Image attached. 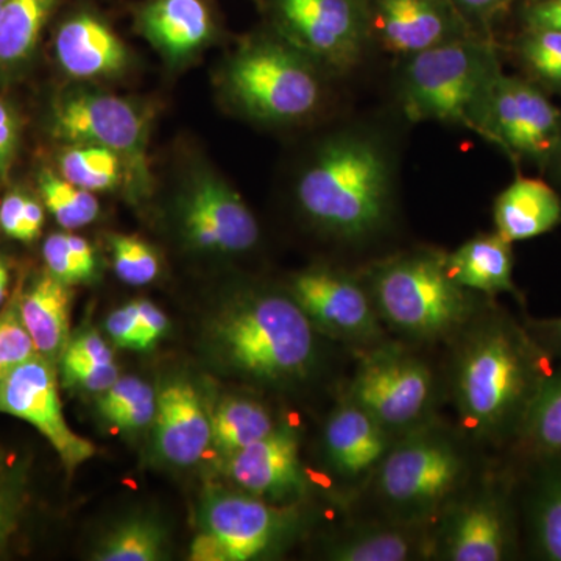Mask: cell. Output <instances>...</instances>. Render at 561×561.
<instances>
[{"label": "cell", "mask_w": 561, "mask_h": 561, "mask_svg": "<svg viewBox=\"0 0 561 561\" xmlns=\"http://www.w3.org/2000/svg\"><path fill=\"white\" fill-rule=\"evenodd\" d=\"M449 394L470 443H515L542 383L549 356L526 324L489 305L449 342Z\"/></svg>", "instance_id": "obj_1"}, {"label": "cell", "mask_w": 561, "mask_h": 561, "mask_svg": "<svg viewBox=\"0 0 561 561\" xmlns=\"http://www.w3.org/2000/svg\"><path fill=\"white\" fill-rule=\"evenodd\" d=\"M467 437L431 420L394 438L367 490L390 522L435 524L474 481Z\"/></svg>", "instance_id": "obj_2"}, {"label": "cell", "mask_w": 561, "mask_h": 561, "mask_svg": "<svg viewBox=\"0 0 561 561\" xmlns=\"http://www.w3.org/2000/svg\"><path fill=\"white\" fill-rule=\"evenodd\" d=\"M446 256L413 251L373 267L365 286L383 328L402 341L449 343L485 308L453 278Z\"/></svg>", "instance_id": "obj_3"}, {"label": "cell", "mask_w": 561, "mask_h": 561, "mask_svg": "<svg viewBox=\"0 0 561 561\" xmlns=\"http://www.w3.org/2000/svg\"><path fill=\"white\" fill-rule=\"evenodd\" d=\"M389 165L367 139L327 144L298 183L306 216L324 231L359 241L375 234L389 216Z\"/></svg>", "instance_id": "obj_4"}, {"label": "cell", "mask_w": 561, "mask_h": 561, "mask_svg": "<svg viewBox=\"0 0 561 561\" xmlns=\"http://www.w3.org/2000/svg\"><path fill=\"white\" fill-rule=\"evenodd\" d=\"M216 341L225 360L254 381H301L316 367V328L290 295H242L221 313Z\"/></svg>", "instance_id": "obj_5"}, {"label": "cell", "mask_w": 561, "mask_h": 561, "mask_svg": "<svg viewBox=\"0 0 561 561\" xmlns=\"http://www.w3.org/2000/svg\"><path fill=\"white\" fill-rule=\"evenodd\" d=\"M360 351L346 398L393 437L435 419L440 382L423 357L400 342L383 341Z\"/></svg>", "instance_id": "obj_6"}, {"label": "cell", "mask_w": 561, "mask_h": 561, "mask_svg": "<svg viewBox=\"0 0 561 561\" xmlns=\"http://www.w3.org/2000/svg\"><path fill=\"white\" fill-rule=\"evenodd\" d=\"M497 76L493 55L478 44L431 47L413 55L405 70V110L412 119L478 127L483 102Z\"/></svg>", "instance_id": "obj_7"}, {"label": "cell", "mask_w": 561, "mask_h": 561, "mask_svg": "<svg viewBox=\"0 0 561 561\" xmlns=\"http://www.w3.org/2000/svg\"><path fill=\"white\" fill-rule=\"evenodd\" d=\"M225 84L247 114L276 124L302 119L320 101L319 79L309 62L267 39L247 44L231 58Z\"/></svg>", "instance_id": "obj_8"}, {"label": "cell", "mask_w": 561, "mask_h": 561, "mask_svg": "<svg viewBox=\"0 0 561 561\" xmlns=\"http://www.w3.org/2000/svg\"><path fill=\"white\" fill-rule=\"evenodd\" d=\"M150 113L106 92L76 90L54 110V135L70 146H98L116 153L135 197L150 190Z\"/></svg>", "instance_id": "obj_9"}, {"label": "cell", "mask_w": 561, "mask_h": 561, "mask_svg": "<svg viewBox=\"0 0 561 561\" xmlns=\"http://www.w3.org/2000/svg\"><path fill=\"white\" fill-rule=\"evenodd\" d=\"M518 548L515 512L496 482L470 483L434 524V560L504 561Z\"/></svg>", "instance_id": "obj_10"}, {"label": "cell", "mask_w": 561, "mask_h": 561, "mask_svg": "<svg viewBox=\"0 0 561 561\" xmlns=\"http://www.w3.org/2000/svg\"><path fill=\"white\" fill-rule=\"evenodd\" d=\"M298 515L253 494H214L205 505V531L192 545V560L249 561L278 548Z\"/></svg>", "instance_id": "obj_11"}, {"label": "cell", "mask_w": 561, "mask_h": 561, "mask_svg": "<svg viewBox=\"0 0 561 561\" xmlns=\"http://www.w3.org/2000/svg\"><path fill=\"white\" fill-rule=\"evenodd\" d=\"M290 297L298 302L313 328L359 350L387 341L367 286L348 273L313 267L298 273L290 284Z\"/></svg>", "instance_id": "obj_12"}, {"label": "cell", "mask_w": 561, "mask_h": 561, "mask_svg": "<svg viewBox=\"0 0 561 561\" xmlns=\"http://www.w3.org/2000/svg\"><path fill=\"white\" fill-rule=\"evenodd\" d=\"M0 413L31 423L69 472L95 454L90 440L70 430L62 413L55 362L39 354L0 376Z\"/></svg>", "instance_id": "obj_13"}, {"label": "cell", "mask_w": 561, "mask_h": 561, "mask_svg": "<svg viewBox=\"0 0 561 561\" xmlns=\"http://www.w3.org/2000/svg\"><path fill=\"white\" fill-rule=\"evenodd\" d=\"M180 219L187 241L217 253L253 249L260 227L238 192L208 171L195 172L180 197Z\"/></svg>", "instance_id": "obj_14"}, {"label": "cell", "mask_w": 561, "mask_h": 561, "mask_svg": "<svg viewBox=\"0 0 561 561\" xmlns=\"http://www.w3.org/2000/svg\"><path fill=\"white\" fill-rule=\"evenodd\" d=\"M478 127L512 150L541 158L559 139L560 113L531 84L497 76L483 102Z\"/></svg>", "instance_id": "obj_15"}, {"label": "cell", "mask_w": 561, "mask_h": 561, "mask_svg": "<svg viewBox=\"0 0 561 561\" xmlns=\"http://www.w3.org/2000/svg\"><path fill=\"white\" fill-rule=\"evenodd\" d=\"M276 21L298 47L334 66L359 57L364 14L357 0H275Z\"/></svg>", "instance_id": "obj_16"}, {"label": "cell", "mask_w": 561, "mask_h": 561, "mask_svg": "<svg viewBox=\"0 0 561 561\" xmlns=\"http://www.w3.org/2000/svg\"><path fill=\"white\" fill-rule=\"evenodd\" d=\"M394 438L370 413L345 397L324 424V459L350 490H367Z\"/></svg>", "instance_id": "obj_17"}, {"label": "cell", "mask_w": 561, "mask_h": 561, "mask_svg": "<svg viewBox=\"0 0 561 561\" xmlns=\"http://www.w3.org/2000/svg\"><path fill=\"white\" fill-rule=\"evenodd\" d=\"M228 471L243 491L261 500L289 502L305 491L300 442L287 426L231 454Z\"/></svg>", "instance_id": "obj_18"}, {"label": "cell", "mask_w": 561, "mask_h": 561, "mask_svg": "<svg viewBox=\"0 0 561 561\" xmlns=\"http://www.w3.org/2000/svg\"><path fill=\"white\" fill-rule=\"evenodd\" d=\"M136 25L171 65L190 60L216 35L206 0H149L136 14Z\"/></svg>", "instance_id": "obj_19"}, {"label": "cell", "mask_w": 561, "mask_h": 561, "mask_svg": "<svg viewBox=\"0 0 561 561\" xmlns=\"http://www.w3.org/2000/svg\"><path fill=\"white\" fill-rule=\"evenodd\" d=\"M55 54L73 79L91 80L116 76L128 65V51L113 28L88 10L62 21L55 36Z\"/></svg>", "instance_id": "obj_20"}, {"label": "cell", "mask_w": 561, "mask_h": 561, "mask_svg": "<svg viewBox=\"0 0 561 561\" xmlns=\"http://www.w3.org/2000/svg\"><path fill=\"white\" fill-rule=\"evenodd\" d=\"M334 561L434 560V524L378 519L353 524L328 549Z\"/></svg>", "instance_id": "obj_21"}, {"label": "cell", "mask_w": 561, "mask_h": 561, "mask_svg": "<svg viewBox=\"0 0 561 561\" xmlns=\"http://www.w3.org/2000/svg\"><path fill=\"white\" fill-rule=\"evenodd\" d=\"M157 446L165 460L187 467L202 459L213 440L210 420L197 390L187 382H173L157 398Z\"/></svg>", "instance_id": "obj_22"}, {"label": "cell", "mask_w": 561, "mask_h": 561, "mask_svg": "<svg viewBox=\"0 0 561 561\" xmlns=\"http://www.w3.org/2000/svg\"><path fill=\"white\" fill-rule=\"evenodd\" d=\"M376 28L390 50L415 55L446 43L451 21L443 0H379Z\"/></svg>", "instance_id": "obj_23"}, {"label": "cell", "mask_w": 561, "mask_h": 561, "mask_svg": "<svg viewBox=\"0 0 561 561\" xmlns=\"http://www.w3.org/2000/svg\"><path fill=\"white\" fill-rule=\"evenodd\" d=\"M560 220V198L540 180H516L494 205L497 234L511 243L545 234Z\"/></svg>", "instance_id": "obj_24"}, {"label": "cell", "mask_w": 561, "mask_h": 561, "mask_svg": "<svg viewBox=\"0 0 561 561\" xmlns=\"http://www.w3.org/2000/svg\"><path fill=\"white\" fill-rule=\"evenodd\" d=\"M70 298L68 284L47 273L25 291L18 305L39 356L55 364L69 345Z\"/></svg>", "instance_id": "obj_25"}, {"label": "cell", "mask_w": 561, "mask_h": 561, "mask_svg": "<svg viewBox=\"0 0 561 561\" xmlns=\"http://www.w3.org/2000/svg\"><path fill=\"white\" fill-rule=\"evenodd\" d=\"M448 271L465 289L494 297L511 294L519 297L513 283L511 242L500 234H483L465 242L446 256Z\"/></svg>", "instance_id": "obj_26"}, {"label": "cell", "mask_w": 561, "mask_h": 561, "mask_svg": "<svg viewBox=\"0 0 561 561\" xmlns=\"http://www.w3.org/2000/svg\"><path fill=\"white\" fill-rule=\"evenodd\" d=\"M61 0H5L0 9V65L27 61Z\"/></svg>", "instance_id": "obj_27"}, {"label": "cell", "mask_w": 561, "mask_h": 561, "mask_svg": "<svg viewBox=\"0 0 561 561\" xmlns=\"http://www.w3.org/2000/svg\"><path fill=\"white\" fill-rule=\"evenodd\" d=\"M275 427V421L267 409L245 398H230L220 402L210 419L214 445L230 456L267 437Z\"/></svg>", "instance_id": "obj_28"}, {"label": "cell", "mask_w": 561, "mask_h": 561, "mask_svg": "<svg viewBox=\"0 0 561 561\" xmlns=\"http://www.w3.org/2000/svg\"><path fill=\"white\" fill-rule=\"evenodd\" d=\"M515 443L538 459H561V370L542 383Z\"/></svg>", "instance_id": "obj_29"}, {"label": "cell", "mask_w": 561, "mask_h": 561, "mask_svg": "<svg viewBox=\"0 0 561 561\" xmlns=\"http://www.w3.org/2000/svg\"><path fill=\"white\" fill-rule=\"evenodd\" d=\"M549 467L531 494V548L542 560L561 561V459Z\"/></svg>", "instance_id": "obj_30"}, {"label": "cell", "mask_w": 561, "mask_h": 561, "mask_svg": "<svg viewBox=\"0 0 561 561\" xmlns=\"http://www.w3.org/2000/svg\"><path fill=\"white\" fill-rule=\"evenodd\" d=\"M60 172L69 183L91 192L114 190L124 179L119 157L98 146H70L60 157Z\"/></svg>", "instance_id": "obj_31"}, {"label": "cell", "mask_w": 561, "mask_h": 561, "mask_svg": "<svg viewBox=\"0 0 561 561\" xmlns=\"http://www.w3.org/2000/svg\"><path fill=\"white\" fill-rule=\"evenodd\" d=\"M99 411L122 430H140L154 420L157 398L149 383L127 376L103 391Z\"/></svg>", "instance_id": "obj_32"}, {"label": "cell", "mask_w": 561, "mask_h": 561, "mask_svg": "<svg viewBox=\"0 0 561 561\" xmlns=\"http://www.w3.org/2000/svg\"><path fill=\"white\" fill-rule=\"evenodd\" d=\"M39 191L47 209L66 230L90 225L101 213L98 198L91 191L81 190L55 172H41Z\"/></svg>", "instance_id": "obj_33"}, {"label": "cell", "mask_w": 561, "mask_h": 561, "mask_svg": "<svg viewBox=\"0 0 561 561\" xmlns=\"http://www.w3.org/2000/svg\"><path fill=\"white\" fill-rule=\"evenodd\" d=\"M164 534L150 519H131L121 524L102 541L94 553L99 561H154L162 559Z\"/></svg>", "instance_id": "obj_34"}, {"label": "cell", "mask_w": 561, "mask_h": 561, "mask_svg": "<svg viewBox=\"0 0 561 561\" xmlns=\"http://www.w3.org/2000/svg\"><path fill=\"white\" fill-rule=\"evenodd\" d=\"M114 271L124 283L146 286L157 279L160 260L149 243L136 236L117 234L110 238Z\"/></svg>", "instance_id": "obj_35"}, {"label": "cell", "mask_w": 561, "mask_h": 561, "mask_svg": "<svg viewBox=\"0 0 561 561\" xmlns=\"http://www.w3.org/2000/svg\"><path fill=\"white\" fill-rule=\"evenodd\" d=\"M35 348L31 334L22 323L20 306L11 305L0 312V376L13 370L35 357Z\"/></svg>", "instance_id": "obj_36"}, {"label": "cell", "mask_w": 561, "mask_h": 561, "mask_svg": "<svg viewBox=\"0 0 561 561\" xmlns=\"http://www.w3.org/2000/svg\"><path fill=\"white\" fill-rule=\"evenodd\" d=\"M43 256L49 273L61 283L77 284L91 279L94 273L88 271L69 247L66 232H55L44 242Z\"/></svg>", "instance_id": "obj_37"}, {"label": "cell", "mask_w": 561, "mask_h": 561, "mask_svg": "<svg viewBox=\"0 0 561 561\" xmlns=\"http://www.w3.org/2000/svg\"><path fill=\"white\" fill-rule=\"evenodd\" d=\"M24 508V478L20 471L0 468V552L9 545Z\"/></svg>", "instance_id": "obj_38"}, {"label": "cell", "mask_w": 561, "mask_h": 561, "mask_svg": "<svg viewBox=\"0 0 561 561\" xmlns=\"http://www.w3.org/2000/svg\"><path fill=\"white\" fill-rule=\"evenodd\" d=\"M524 57L545 79L561 84V32L535 31L524 46Z\"/></svg>", "instance_id": "obj_39"}, {"label": "cell", "mask_w": 561, "mask_h": 561, "mask_svg": "<svg viewBox=\"0 0 561 561\" xmlns=\"http://www.w3.org/2000/svg\"><path fill=\"white\" fill-rule=\"evenodd\" d=\"M61 367L66 381L90 391L108 390L119 379L116 364H99V362L77 360L62 357Z\"/></svg>", "instance_id": "obj_40"}, {"label": "cell", "mask_w": 561, "mask_h": 561, "mask_svg": "<svg viewBox=\"0 0 561 561\" xmlns=\"http://www.w3.org/2000/svg\"><path fill=\"white\" fill-rule=\"evenodd\" d=\"M106 331L122 348L146 350L136 301L111 313L106 320Z\"/></svg>", "instance_id": "obj_41"}, {"label": "cell", "mask_w": 561, "mask_h": 561, "mask_svg": "<svg viewBox=\"0 0 561 561\" xmlns=\"http://www.w3.org/2000/svg\"><path fill=\"white\" fill-rule=\"evenodd\" d=\"M62 357L99 362V364H111V362H114L113 353H111L108 345L95 332H88V334H81L79 337L73 339L72 342L69 341V345L66 346L61 359Z\"/></svg>", "instance_id": "obj_42"}, {"label": "cell", "mask_w": 561, "mask_h": 561, "mask_svg": "<svg viewBox=\"0 0 561 561\" xmlns=\"http://www.w3.org/2000/svg\"><path fill=\"white\" fill-rule=\"evenodd\" d=\"M25 195L20 192L7 195L0 205V228L9 238L24 242Z\"/></svg>", "instance_id": "obj_43"}, {"label": "cell", "mask_w": 561, "mask_h": 561, "mask_svg": "<svg viewBox=\"0 0 561 561\" xmlns=\"http://www.w3.org/2000/svg\"><path fill=\"white\" fill-rule=\"evenodd\" d=\"M18 144V121L5 102L0 101V176L5 175L13 161Z\"/></svg>", "instance_id": "obj_44"}, {"label": "cell", "mask_w": 561, "mask_h": 561, "mask_svg": "<svg viewBox=\"0 0 561 561\" xmlns=\"http://www.w3.org/2000/svg\"><path fill=\"white\" fill-rule=\"evenodd\" d=\"M526 328L549 356L561 357V317L529 320L526 321Z\"/></svg>", "instance_id": "obj_45"}, {"label": "cell", "mask_w": 561, "mask_h": 561, "mask_svg": "<svg viewBox=\"0 0 561 561\" xmlns=\"http://www.w3.org/2000/svg\"><path fill=\"white\" fill-rule=\"evenodd\" d=\"M138 302L140 330H142L144 346L150 348L158 339L168 330V317L164 316L150 301Z\"/></svg>", "instance_id": "obj_46"}, {"label": "cell", "mask_w": 561, "mask_h": 561, "mask_svg": "<svg viewBox=\"0 0 561 561\" xmlns=\"http://www.w3.org/2000/svg\"><path fill=\"white\" fill-rule=\"evenodd\" d=\"M535 31L561 32V0H549L535 7L530 13Z\"/></svg>", "instance_id": "obj_47"}, {"label": "cell", "mask_w": 561, "mask_h": 561, "mask_svg": "<svg viewBox=\"0 0 561 561\" xmlns=\"http://www.w3.org/2000/svg\"><path fill=\"white\" fill-rule=\"evenodd\" d=\"M44 224V209L33 198H25L24 206V242L35 241L41 234Z\"/></svg>", "instance_id": "obj_48"}, {"label": "cell", "mask_w": 561, "mask_h": 561, "mask_svg": "<svg viewBox=\"0 0 561 561\" xmlns=\"http://www.w3.org/2000/svg\"><path fill=\"white\" fill-rule=\"evenodd\" d=\"M463 9L472 13H486V11L496 9L504 0H457Z\"/></svg>", "instance_id": "obj_49"}, {"label": "cell", "mask_w": 561, "mask_h": 561, "mask_svg": "<svg viewBox=\"0 0 561 561\" xmlns=\"http://www.w3.org/2000/svg\"><path fill=\"white\" fill-rule=\"evenodd\" d=\"M10 273L3 261L0 260V305L5 300L7 291H9Z\"/></svg>", "instance_id": "obj_50"}]
</instances>
